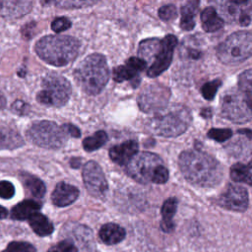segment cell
<instances>
[{"instance_id":"6da1fadb","label":"cell","mask_w":252,"mask_h":252,"mask_svg":"<svg viewBox=\"0 0 252 252\" xmlns=\"http://www.w3.org/2000/svg\"><path fill=\"white\" fill-rule=\"evenodd\" d=\"M179 166L184 177L194 185L212 187L222 179V168L213 157L203 152L189 150L179 156Z\"/></svg>"},{"instance_id":"7a4b0ae2","label":"cell","mask_w":252,"mask_h":252,"mask_svg":"<svg viewBox=\"0 0 252 252\" xmlns=\"http://www.w3.org/2000/svg\"><path fill=\"white\" fill-rule=\"evenodd\" d=\"M80 42L68 35H46L40 38L34 49L46 63L53 66H65L78 55Z\"/></svg>"},{"instance_id":"3957f363","label":"cell","mask_w":252,"mask_h":252,"mask_svg":"<svg viewBox=\"0 0 252 252\" xmlns=\"http://www.w3.org/2000/svg\"><path fill=\"white\" fill-rule=\"evenodd\" d=\"M74 77L81 89L88 94H99L109 79V71L104 56L97 53L87 56L76 67Z\"/></svg>"},{"instance_id":"277c9868","label":"cell","mask_w":252,"mask_h":252,"mask_svg":"<svg viewBox=\"0 0 252 252\" xmlns=\"http://www.w3.org/2000/svg\"><path fill=\"white\" fill-rule=\"evenodd\" d=\"M189 110L182 105L164 108L150 120L151 130L163 137H175L184 133L191 123Z\"/></svg>"},{"instance_id":"5b68a950","label":"cell","mask_w":252,"mask_h":252,"mask_svg":"<svg viewBox=\"0 0 252 252\" xmlns=\"http://www.w3.org/2000/svg\"><path fill=\"white\" fill-rule=\"evenodd\" d=\"M217 55L226 65L245 61L252 56V32L239 31L231 33L219 45Z\"/></svg>"},{"instance_id":"8992f818","label":"cell","mask_w":252,"mask_h":252,"mask_svg":"<svg viewBox=\"0 0 252 252\" xmlns=\"http://www.w3.org/2000/svg\"><path fill=\"white\" fill-rule=\"evenodd\" d=\"M223 117L235 122L245 123L252 118V93L242 90H229L220 99Z\"/></svg>"},{"instance_id":"52a82bcc","label":"cell","mask_w":252,"mask_h":252,"mask_svg":"<svg viewBox=\"0 0 252 252\" xmlns=\"http://www.w3.org/2000/svg\"><path fill=\"white\" fill-rule=\"evenodd\" d=\"M42 90L37 94V100L49 106L64 105L71 94L69 82L59 74H48L42 80Z\"/></svg>"},{"instance_id":"ba28073f","label":"cell","mask_w":252,"mask_h":252,"mask_svg":"<svg viewBox=\"0 0 252 252\" xmlns=\"http://www.w3.org/2000/svg\"><path fill=\"white\" fill-rule=\"evenodd\" d=\"M27 136L36 146L46 149H59L67 140V134L62 127L47 120L33 123L28 129Z\"/></svg>"},{"instance_id":"9c48e42d","label":"cell","mask_w":252,"mask_h":252,"mask_svg":"<svg viewBox=\"0 0 252 252\" xmlns=\"http://www.w3.org/2000/svg\"><path fill=\"white\" fill-rule=\"evenodd\" d=\"M162 164L161 158L153 153L136 154L126 164V172L140 183L152 182L156 169Z\"/></svg>"},{"instance_id":"30bf717a","label":"cell","mask_w":252,"mask_h":252,"mask_svg":"<svg viewBox=\"0 0 252 252\" xmlns=\"http://www.w3.org/2000/svg\"><path fill=\"white\" fill-rule=\"evenodd\" d=\"M170 96L169 90L158 84L146 87L138 96V105L144 112H159L164 109Z\"/></svg>"},{"instance_id":"8fae6325","label":"cell","mask_w":252,"mask_h":252,"mask_svg":"<svg viewBox=\"0 0 252 252\" xmlns=\"http://www.w3.org/2000/svg\"><path fill=\"white\" fill-rule=\"evenodd\" d=\"M83 180L88 192L92 196L99 198L105 195L107 182L101 167L95 161L90 160L84 165Z\"/></svg>"},{"instance_id":"7c38bea8","label":"cell","mask_w":252,"mask_h":252,"mask_svg":"<svg viewBox=\"0 0 252 252\" xmlns=\"http://www.w3.org/2000/svg\"><path fill=\"white\" fill-rule=\"evenodd\" d=\"M177 44V38L173 34H167L160 42V48L156 55V60L148 70V76L157 77L164 72L170 65L173 50Z\"/></svg>"},{"instance_id":"4fadbf2b","label":"cell","mask_w":252,"mask_h":252,"mask_svg":"<svg viewBox=\"0 0 252 252\" xmlns=\"http://www.w3.org/2000/svg\"><path fill=\"white\" fill-rule=\"evenodd\" d=\"M248 202L247 190L238 185H228L226 191L219 199L220 206L235 212H244L248 207Z\"/></svg>"},{"instance_id":"5bb4252c","label":"cell","mask_w":252,"mask_h":252,"mask_svg":"<svg viewBox=\"0 0 252 252\" xmlns=\"http://www.w3.org/2000/svg\"><path fill=\"white\" fill-rule=\"evenodd\" d=\"M32 8V0H0V16L5 19L21 18Z\"/></svg>"},{"instance_id":"9a60e30c","label":"cell","mask_w":252,"mask_h":252,"mask_svg":"<svg viewBox=\"0 0 252 252\" xmlns=\"http://www.w3.org/2000/svg\"><path fill=\"white\" fill-rule=\"evenodd\" d=\"M138 143L134 140L126 141L120 145H116L109 150V157L115 163L126 165L130 159L138 152Z\"/></svg>"},{"instance_id":"2e32d148","label":"cell","mask_w":252,"mask_h":252,"mask_svg":"<svg viewBox=\"0 0 252 252\" xmlns=\"http://www.w3.org/2000/svg\"><path fill=\"white\" fill-rule=\"evenodd\" d=\"M79 197V190L68 183L59 182L51 195V199L54 205L58 207H66L71 205Z\"/></svg>"},{"instance_id":"e0dca14e","label":"cell","mask_w":252,"mask_h":252,"mask_svg":"<svg viewBox=\"0 0 252 252\" xmlns=\"http://www.w3.org/2000/svg\"><path fill=\"white\" fill-rule=\"evenodd\" d=\"M125 234H126L125 229L113 222H108L103 224L98 232V235L101 241L108 245L119 243L124 239Z\"/></svg>"},{"instance_id":"ac0fdd59","label":"cell","mask_w":252,"mask_h":252,"mask_svg":"<svg viewBox=\"0 0 252 252\" xmlns=\"http://www.w3.org/2000/svg\"><path fill=\"white\" fill-rule=\"evenodd\" d=\"M201 22L204 31L214 32L222 28L224 21L214 7H207L201 13Z\"/></svg>"},{"instance_id":"d6986e66","label":"cell","mask_w":252,"mask_h":252,"mask_svg":"<svg viewBox=\"0 0 252 252\" xmlns=\"http://www.w3.org/2000/svg\"><path fill=\"white\" fill-rule=\"evenodd\" d=\"M24 145L22 136L9 127H0V150H14Z\"/></svg>"},{"instance_id":"ffe728a7","label":"cell","mask_w":252,"mask_h":252,"mask_svg":"<svg viewBox=\"0 0 252 252\" xmlns=\"http://www.w3.org/2000/svg\"><path fill=\"white\" fill-rule=\"evenodd\" d=\"M199 0H189L181 8L180 27L184 31H191L195 27V16L199 8Z\"/></svg>"},{"instance_id":"44dd1931","label":"cell","mask_w":252,"mask_h":252,"mask_svg":"<svg viewBox=\"0 0 252 252\" xmlns=\"http://www.w3.org/2000/svg\"><path fill=\"white\" fill-rule=\"evenodd\" d=\"M176 208H177V200L173 197L165 200L161 207L162 220L160 221V227L164 232H170L174 228V223L172 219L175 215Z\"/></svg>"},{"instance_id":"7402d4cb","label":"cell","mask_w":252,"mask_h":252,"mask_svg":"<svg viewBox=\"0 0 252 252\" xmlns=\"http://www.w3.org/2000/svg\"><path fill=\"white\" fill-rule=\"evenodd\" d=\"M40 209V204L32 200H25L17 204L11 211V216L15 220H26Z\"/></svg>"},{"instance_id":"603a6c76","label":"cell","mask_w":252,"mask_h":252,"mask_svg":"<svg viewBox=\"0 0 252 252\" xmlns=\"http://www.w3.org/2000/svg\"><path fill=\"white\" fill-rule=\"evenodd\" d=\"M29 222L32 230L39 236L49 235L53 231V224L45 216L38 212L29 218Z\"/></svg>"},{"instance_id":"cb8c5ba5","label":"cell","mask_w":252,"mask_h":252,"mask_svg":"<svg viewBox=\"0 0 252 252\" xmlns=\"http://www.w3.org/2000/svg\"><path fill=\"white\" fill-rule=\"evenodd\" d=\"M230 177L235 182H243L252 185V160L248 164H233L230 168Z\"/></svg>"},{"instance_id":"d4e9b609","label":"cell","mask_w":252,"mask_h":252,"mask_svg":"<svg viewBox=\"0 0 252 252\" xmlns=\"http://www.w3.org/2000/svg\"><path fill=\"white\" fill-rule=\"evenodd\" d=\"M24 185L27 191L35 198H42L45 193L44 183L37 177L30 174L24 175Z\"/></svg>"},{"instance_id":"484cf974","label":"cell","mask_w":252,"mask_h":252,"mask_svg":"<svg viewBox=\"0 0 252 252\" xmlns=\"http://www.w3.org/2000/svg\"><path fill=\"white\" fill-rule=\"evenodd\" d=\"M160 42L158 38H148L140 42L138 53L144 58L150 60L154 56H156L160 48Z\"/></svg>"},{"instance_id":"4316f807","label":"cell","mask_w":252,"mask_h":252,"mask_svg":"<svg viewBox=\"0 0 252 252\" xmlns=\"http://www.w3.org/2000/svg\"><path fill=\"white\" fill-rule=\"evenodd\" d=\"M107 141V135L104 131H97L94 135L87 137L83 141V147L87 152H93L102 147Z\"/></svg>"},{"instance_id":"83f0119b","label":"cell","mask_w":252,"mask_h":252,"mask_svg":"<svg viewBox=\"0 0 252 252\" xmlns=\"http://www.w3.org/2000/svg\"><path fill=\"white\" fill-rule=\"evenodd\" d=\"M211 2L217 4L222 11V14L226 16V18L230 19V20H234L237 16L238 19L240 17V15L243 12H238L237 8H236V4L232 3L229 0H210Z\"/></svg>"},{"instance_id":"f1b7e54d","label":"cell","mask_w":252,"mask_h":252,"mask_svg":"<svg viewBox=\"0 0 252 252\" xmlns=\"http://www.w3.org/2000/svg\"><path fill=\"white\" fill-rule=\"evenodd\" d=\"M136 75H137V72L126 64L118 66L115 69H113V79H114V81H116L118 83L127 81V80H131Z\"/></svg>"},{"instance_id":"f546056e","label":"cell","mask_w":252,"mask_h":252,"mask_svg":"<svg viewBox=\"0 0 252 252\" xmlns=\"http://www.w3.org/2000/svg\"><path fill=\"white\" fill-rule=\"evenodd\" d=\"M98 0H54L55 4L64 9H77L94 5Z\"/></svg>"},{"instance_id":"4dcf8cb0","label":"cell","mask_w":252,"mask_h":252,"mask_svg":"<svg viewBox=\"0 0 252 252\" xmlns=\"http://www.w3.org/2000/svg\"><path fill=\"white\" fill-rule=\"evenodd\" d=\"M220 85H221L220 80H214L204 84L201 89V93L204 98H206L207 100H212L215 97L217 91L219 90Z\"/></svg>"},{"instance_id":"1f68e13d","label":"cell","mask_w":252,"mask_h":252,"mask_svg":"<svg viewBox=\"0 0 252 252\" xmlns=\"http://www.w3.org/2000/svg\"><path fill=\"white\" fill-rule=\"evenodd\" d=\"M2 252H35V248L29 242L13 241Z\"/></svg>"},{"instance_id":"d6a6232c","label":"cell","mask_w":252,"mask_h":252,"mask_svg":"<svg viewBox=\"0 0 252 252\" xmlns=\"http://www.w3.org/2000/svg\"><path fill=\"white\" fill-rule=\"evenodd\" d=\"M231 136H232V131L230 129L212 128L208 132V137L217 142H223V141L229 139Z\"/></svg>"},{"instance_id":"836d02e7","label":"cell","mask_w":252,"mask_h":252,"mask_svg":"<svg viewBox=\"0 0 252 252\" xmlns=\"http://www.w3.org/2000/svg\"><path fill=\"white\" fill-rule=\"evenodd\" d=\"M238 86L240 90L252 93V69L245 70L239 75Z\"/></svg>"},{"instance_id":"e575fe53","label":"cell","mask_w":252,"mask_h":252,"mask_svg":"<svg viewBox=\"0 0 252 252\" xmlns=\"http://www.w3.org/2000/svg\"><path fill=\"white\" fill-rule=\"evenodd\" d=\"M77 251L78 249L76 245L70 239H65L60 241L56 245L50 247L47 252H77Z\"/></svg>"},{"instance_id":"d590c367","label":"cell","mask_w":252,"mask_h":252,"mask_svg":"<svg viewBox=\"0 0 252 252\" xmlns=\"http://www.w3.org/2000/svg\"><path fill=\"white\" fill-rule=\"evenodd\" d=\"M177 16V10L174 5H164L158 9V17L163 21H170Z\"/></svg>"},{"instance_id":"8d00e7d4","label":"cell","mask_w":252,"mask_h":252,"mask_svg":"<svg viewBox=\"0 0 252 252\" xmlns=\"http://www.w3.org/2000/svg\"><path fill=\"white\" fill-rule=\"evenodd\" d=\"M71 22L65 17H59L56 18L52 23H51V29L55 32H61L66 30H68L71 27Z\"/></svg>"},{"instance_id":"74e56055","label":"cell","mask_w":252,"mask_h":252,"mask_svg":"<svg viewBox=\"0 0 252 252\" xmlns=\"http://www.w3.org/2000/svg\"><path fill=\"white\" fill-rule=\"evenodd\" d=\"M167 179H168V170H167V168L163 164L158 165V168L155 171L152 182L157 183V184H162V183H165L167 181Z\"/></svg>"},{"instance_id":"f35d334b","label":"cell","mask_w":252,"mask_h":252,"mask_svg":"<svg viewBox=\"0 0 252 252\" xmlns=\"http://www.w3.org/2000/svg\"><path fill=\"white\" fill-rule=\"evenodd\" d=\"M15 194V188L9 181H0V197L3 199H10Z\"/></svg>"},{"instance_id":"ab89813d","label":"cell","mask_w":252,"mask_h":252,"mask_svg":"<svg viewBox=\"0 0 252 252\" xmlns=\"http://www.w3.org/2000/svg\"><path fill=\"white\" fill-rule=\"evenodd\" d=\"M126 65L130 66L132 69H134L137 73L145 70V68L147 67V62L142 59V58H139V57H131L129 58L126 63Z\"/></svg>"},{"instance_id":"60d3db41","label":"cell","mask_w":252,"mask_h":252,"mask_svg":"<svg viewBox=\"0 0 252 252\" xmlns=\"http://www.w3.org/2000/svg\"><path fill=\"white\" fill-rule=\"evenodd\" d=\"M29 105L22 100H17L12 104V110L20 115H25L29 111Z\"/></svg>"},{"instance_id":"b9f144b4","label":"cell","mask_w":252,"mask_h":252,"mask_svg":"<svg viewBox=\"0 0 252 252\" xmlns=\"http://www.w3.org/2000/svg\"><path fill=\"white\" fill-rule=\"evenodd\" d=\"M62 129L64 130V132H65L66 134H68V135H70V136H72V137L78 138V137L81 136L80 130H79L75 125H73V124H69V123L64 124V125L62 126Z\"/></svg>"},{"instance_id":"7bdbcfd3","label":"cell","mask_w":252,"mask_h":252,"mask_svg":"<svg viewBox=\"0 0 252 252\" xmlns=\"http://www.w3.org/2000/svg\"><path fill=\"white\" fill-rule=\"evenodd\" d=\"M34 26H35L34 23H29L25 27H23V29H22L23 36L26 37V38H30L32 34V31L34 29Z\"/></svg>"},{"instance_id":"ee69618b","label":"cell","mask_w":252,"mask_h":252,"mask_svg":"<svg viewBox=\"0 0 252 252\" xmlns=\"http://www.w3.org/2000/svg\"><path fill=\"white\" fill-rule=\"evenodd\" d=\"M238 133H241V134H244L246 135L248 138L252 139V130H248V129H241L238 131Z\"/></svg>"},{"instance_id":"f6af8a7d","label":"cell","mask_w":252,"mask_h":252,"mask_svg":"<svg viewBox=\"0 0 252 252\" xmlns=\"http://www.w3.org/2000/svg\"><path fill=\"white\" fill-rule=\"evenodd\" d=\"M7 216H8V211L4 207L0 206V219H5Z\"/></svg>"},{"instance_id":"bcb514c9","label":"cell","mask_w":252,"mask_h":252,"mask_svg":"<svg viewBox=\"0 0 252 252\" xmlns=\"http://www.w3.org/2000/svg\"><path fill=\"white\" fill-rule=\"evenodd\" d=\"M5 105H6V100H5L4 96H2V95L0 94V109L4 108Z\"/></svg>"},{"instance_id":"7dc6e473","label":"cell","mask_w":252,"mask_h":252,"mask_svg":"<svg viewBox=\"0 0 252 252\" xmlns=\"http://www.w3.org/2000/svg\"><path fill=\"white\" fill-rule=\"evenodd\" d=\"M229 1H231L232 3H234V4H243V3H245V2H247L248 0H229Z\"/></svg>"}]
</instances>
